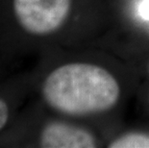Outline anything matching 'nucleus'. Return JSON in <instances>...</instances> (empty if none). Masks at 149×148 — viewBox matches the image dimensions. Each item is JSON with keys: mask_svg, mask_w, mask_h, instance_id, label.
<instances>
[{"mask_svg": "<svg viewBox=\"0 0 149 148\" xmlns=\"http://www.w3.org/2000/svg\"><path fill=\"white\" fill-rule=\"evenodd\" d=\"M42 95L60 114L84 116L112 109L119 99L120 88L116 78L99 65L69 63L45 77Z\"/></svg>", "mask_w": 149, "mask_h": 148, "instance_id": "obj_1", "label": "nucleus"}, {"mask_svg": "<svg viewBox=\"0 0 149 148\" xmlns=\"http://www.w3.org/2000/svg\"><path fill=\"white\" fill-rule=\"evenodd\" d=\"M40 146L44 148H94L96 140L90 132L63 121H52L40 134Z\"/></svg>", "mask_w": 149, "mask_h": 148, "instance_id": "obj_3", "label": "nucleus"}, {"mask_svg": "<svg viewBox=\"0 0 149 148\" xmlns=\"http://www.w3.org/2000/svg\"><path fill=\"white\" fill-rule=\"evenodd\" d=\"M110 148H149V135L143 133H129L112 141Z\"/></svg>", "mask_w": 149, "mask_h": 148, "instance_id": "obj_4", "label": "nucleus"}, {"mask_svg": "<svg viewBox=\"0 0 149 148\" xmlns=\"http://www.w3.org/2000/svg\"><path fill=\"white\" fill-rule=\"evenodd\" d=\"M71 5L72 0H11V11L23 32L34 37H46L64 26Z\"/></svg>", "mask_w": 149, "mask_h": 148, "instance_id": "obj_2", "label": "nucleus"}, {"mask_svg": "<svg viewBox=\"0 0 149 148\" xmlns=\"http://www.w3.org/2000/svg\"><path fill=\"white\" fill-rule=\"evenodd\" d=\"M148 71H149V65H148Z\"/></svg>", "mask_w": 149, "mask_h": 148, "instance_id": "obj_7", "label": "nucleus"}, {"mask_svg": "<svg viewBox=\"0 0 149 148\" xmlns=\"http://www.w3.org/2000/svg\"><path fill=\"white\" fill-rule=\"evenodd\" d=\"M139 14L144 19L149 20V0H143L139 6Z\"/></svg>", "mask_w": 149, "mask_h": 148, "instance_id": "obj_6", "label": "nucleus"}, {"mask_svg": "<svg viewBox=\"0 0 149 148\" xmlns=\"http://www.w3.org/2000/svg\"><path fill=\"white\" fill-rule=\"evenodd\" d=\"M11 118V106L8 100L0 94V133L6 128Z\"/></svg>", "mask_w": 149, "mask_h": 148, "instance_id": "obj_5", "label": "nucleus"}]
</instances>
